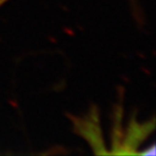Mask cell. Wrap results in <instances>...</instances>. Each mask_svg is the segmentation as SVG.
I'll list each match as a JSON object with an SVG mask.
<instances>
[{"mask_svg":"<svg viewBox=\"0 0 156 156\" xmlns=\"http://www.w3.org/2000/svg\"><path fill=\"white\" fill-rule=\"evenodd\" d=\"M1 1H3V0H1ZM1 1H0V2H1Z\"/></svg>","mask_w":156,"mask_h":156,"instance_id":"1","label":"cell"}]
</instances>
